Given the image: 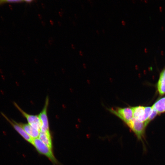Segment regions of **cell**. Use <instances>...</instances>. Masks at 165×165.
<instances>
[{
	"label": "cell",
	"instance_id": "cell-1",
	"mask_svg": "<svg viewBox=\"0 0 165 165\" xmlns=\"http://www.w3.org/2000/svg\"><path fill=\"white\" fill-rule=\"evenodd\" d=\"M40 154L47 157L54 164H57L58 161L53 153L52 149L38 138L33 139L32 144Z\"/></svg>",
	"mask_w": 165,
	"mask_h": 165
},
{
	"label": "cell",
	"instance_id": "cell-2",
	"mask_svg": "<svg viewBox=\"0 0 165 165\" xmlns=\"http://www.w3.org/2000/svg\"><path fill=\"white\" fill-rule=\"evenodd\" d=\"M113 114L116 116L126 124L133 118L132 107H116L108 109Z\"/></svg>",
	"mask_w": 165,
	"mask_h": 165
},
{
	"label": "cell",
	"instance_id": "cell-3",
	"mask_svg": "<svg viewBox=\"0 0 165 165\" xmlns=\"http://www.w3.org/2000/svg\"><path fill=\"white\" fill-rule=\"evenodd\" d=\"M133 117L138 121L145 122L152 111V107L138 106L132 107Z\"/></svg>",
	"mask_w": 165,
	"mask_h": 165
},
{
	"label": "cell",
	"instance_id": "cell-4",
	"mask_svg": "<svg viewBox=\"0 0 165 165\" xmlns=\"http://www.w3.org/2000/svg\"><path fill=\"white\" fill-rule=\"evenodd\" d=\"M126 124L135 133L138 139L142 140L146 127L144 122L133 118Z\"/></svg>",
	"mask_w": 165,
	"mask_h": 165
},
{
	"label": "cell",
	"instance_id": "cell-5",
	"mask_svg": "<svg viewBox=\"0 0 165 165\" xmlns=\"http://www.w3.org/2000/svg\"><path fill=\"white\" fill-rule=\"evenodd\" d=\"M14 105L27 120L28 124L33 127L40 130L41 124L38 115L28 114L23 111L16 102Z\"/></svg>",
	"mask_w": 165,
	"mask_h": 165
},
{
	"label": "cell",
	"instance_id": "cell-6",
	"mask_svg": "<svg viewBox=\"0 0 165 165\" xmlns=\"http://www.w3.org/2000/svg\"><path fill=\"white\" fill-rule=\"evenodd\" d=\"M49 103V98L47 96L42 110L38 115L41 124L40 131L50 132L49 121L47 115V109Z\"/></svg>",
	"mask_w": 165,
	"mask_h": 165
},
{
	"label": "cell",
	"instance_id": "cell-7",
	"mask_svg": "<svg viewBox=\"0 0 165 165\" xmlns=\"http://www.w3.org/2000/svg\"><path fill=\"white\" fill-rule=\"evenodd\" d=\"M2 116L11 125L14 129L27 141L32 144L33 139L29 136L19 123L13 119L11 120L4 113L1 112Z\"/></svg>",
	"mask_w": 165,
	"mask_h": 165
},
{
	"label": "cell",
	"instance_id": "cell-8",
	"mask_svg": "<svg viewBox=\"0 0 165 165\" xmlns=\"http://www.w3.org/2000/svg\"><path fill=\"white\" fill-rule=\"evenodd\" d=\"M20 126L27 133L32 139L39 137L40 131L33 127L29 124L23 123H18Z\"/></svg>",
	"mask_w": 165,
	"mask_h": 165
},
{
	"label": "cell",
	"instance_id": "cell-9",
	"mask_svg": "<svg viewBox=\"0 0 165 165\" xmlns=\"http://www.w3.org/2000/svg\"><path fill=\"white\" fill-rule=\"evenodd\" d=\"M158 92L161 95L165 94V68L161 72L157 84Z\"/></svg>",
	"mask_w": 165,
	"mask_h": 165
},
{
	"label": "cell",
	"instance_id": "cell-10",
	"mask_svg": "<svg viewBox=\"0 0 165 165\" xmlns=\"http://www.w3.org/2000/svg\"><path fill=\"white\" fill-rule=\"evenodd\" d=\"M152 107L158 114L165 112V97L157 100Z\"/></svg>",
	"mask_w": 165,
	"mask_h": 165
},
{
	"label": "cell",
	"instance_id": "cell-11",
	"mask_svg": "<svg viewBox=\"0 0 165 165\" xmlns=\"http://www.w3.org/2000/svg\"><path fill=\"white\" fill-rule=\"evenodd\" d=\"M39 138L52 149V142L50 132L40 131Z\"/></svg>",
	"mask_w": 165,
	"mask_h": 165
},
{
	"label": "cell",
	"instance_id": "cell-12",
	"mask_svg": "<svg viewBox=\"0 0 165 165\" xmlns=\"http://www.w3.org/2000/svg\"><path fill=\"white\" fill-rule=\"evenodd\" d=\"M152 111L148 117V119L144 122L145 125L146 127L148 123L152 120L158 114L157 111L152 108Z\"/></svg>",
	"mask_w": 165,
	"mask_h": 165
},
{
	"label": "cell",
	"instance_id": "cell-13",
	"mask_svg": "<svg viewBox=\"0 0 165 165\" xmlns=\"http://www.w3.org/2000/svg\"><path fill=\"white\" fill-rule=\"evenodd\" d=\"M21 1H17V0H0V5H1L7 3H12L15 2H20Z\"/></svg>",
	"mask_w": 165,
	"mask_h": 165
},
{
	"label": "cell",
	"instance_id": "cell-14",
	"mask_svg": "<svg viewBox=\"0 0 165 165\" xmlns=\"http://www.w3.org/2000/svg\"><path fill=\"white\" fill-rule=\"evenodd\" d=\"M121 23L123 25H125V24H126V23L125 22V21L124 20H122V21H121Z\"/></svg>",
	"mask_w": 165,
	"mask_h": 165
}]
</instances>
